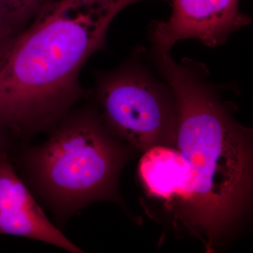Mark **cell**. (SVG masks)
Segmentation results:
<instances>
[{"label":"cell","mask_w":253,"mask_h":253,"mask_svg":"<svg viewBox=\"0 0 253 253\" xmlns=\"http://www.w3.org/2000/svg\"><path fill=\"white\" fill-rule=\"evenodd\" d=\"M94 94L101 121L117 139L147 150L176 135L177 111L172 89L138 56L96 75Z\"/></svg>","instance_id":"cell-4"},{"label":"cell","mask_w":253,"mask_h":253,"mask_svg":"<svg viewBox=\"0 0 253 253\" xmlns=\"http://www.w3.org/2000/svg\"><path fill=\"white\" fill-rule=\"evenodd\" d=\"M48 134L42 144L16 146L11 160L56 221L63 224L91 203L114 197L124 150L95 105L74 108Z\"/></svg>","instance_id":"cell-3"},{"label":"cell","mask_w":253,"mask_h":253,"mask_svg":"<svg viewBox=\"0 0 253 253\" xmlns=\"http://www.w3.org/2000/svg\"><path fill=\"white\" fill-rule=\"evenodd\" d=\"M16 144L7 131L0 127V158L11 157Z\"/></svg>","instance_id":"cell-9"},{"label":"cell","mask_w":253,"mask_h":253,"mask_svg":"<svg viewBox=\"0 0 253 253\" xmlns=\"http://www.w3.org/2000/svg\"><path fill=\"white\" fill-rule=\"evenodd\" d=\"M172 13L166 21L149 28L152 49L171 51L176 42L197 40L210 47L222 45L229 37L249 26L252 20L240 9L241 0H170Z\"/></svg>","instance_id":"cell-5"},{"label":"cell","mask_w":253,"mask_h":253,"mask_svg":"<svg viewBox=\"0 0 253 253\" xmlns=\"http://www.w3.org/2000/svg\"><path fill=\"white\" fill-rule=\"evenodd\" d=\"M139 172L149 192L165 200L182 197L189 182L190 169L178 150L156 145L146 150Z\"/></svg>","instance_id":"cell-7"},{"label":"cell","mask_w":253,"mask_h":253,"mask_svg":"<svg viewBox=\"0 0 253 253\" xmlns=\"http://www.w3.org/2000/svg\"><path fill=\"white\" fill-rule=\"evenodd\" d=\"M146 0H45L0 51V127L17 144L48 133L85 94L80 75L123 10Z\"/></svg>","instance_id":"cell-1"},{"label":"cell","mask_w":253,"mask_h":253,"mask_svg":"<svg viewBox=\"0 0 253 253\" xmlns=\"http://www.w3.org/2000/svg\"><path fill=\"white\" fill-rule=\"evenodd\" d=\"M45 0H0V21L13 36L24 29Z\"/></svg>","instance_id":"cell-8"},{"label":"cell","mask_w":253,"mask_h":253,"mask_svg":"<svg viewBox=\"0 0 253 253\" xmlns=\"http://www.w3.org/2000/svg\"><path fill=\"white\" fill-rule=\"evenodd\" d=\"M0 234L38 240L73 253L83 252L48 219L16 174L10 157L0 158Z\"/></svg>","instance_id":"cell-6"},{"label":"cell","mask_w":253,"mask_h":253,"mask_svg":"<svg viewBox=\"0 0 253 253\" xmlns=\"http://www.w3.org/2000/svg\"><path fill=\"white\" fill-rule=\"evenodd\" d=\"M155 66L175 99L178 151L190 179L181 201L208 245L244 211L252 189L249 132L234 119L209 81L203 63L176 62L170 51H154Z\"/></svg>","instance_id":"cell-2"}]
</instances>
